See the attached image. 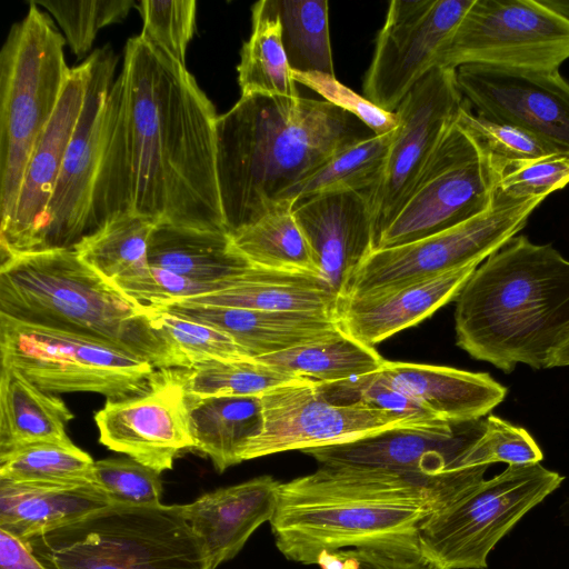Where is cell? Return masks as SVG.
I'll return each mask as SVG.
<instances>
[{
  "instance_id": "11",
  "label": "cell",
  "mask_w": 569,
  "mask_h": 569,
  "mask_svg": "<svg viewBox=\"0 0 569 569\" xmlns=\"http://www.w3.org/2000/svg\"><path fill=\"white\" fill-rule=\"evenodd\" d=\"M498 181L490 158L457 117L375 250L406 244L475 218L491 206Z\"/></svg>"
},
{
  "instance_id": "13",
  "label": "cell",
  "mask_w": 569,
  "mask_h": 569,
  "mask_svg": "<svg viewBox=\"0 0 569 569\" xmlns=\"http://www.w3.org/2000/svg\"><path fill=\"white\" fill-rule=\"evenodd\" d=\"M569 59V19L541 0H473L438 67L559 70Z\"/></svg>"
},
{
  "instance_id": "19",
  "label": "cell",
  "mask_w": 569,
  "mask_h": 569,
  "mask_svg": "<svg viewBox=\"0 0 569 569\" xmlns=\"http://www.w3.org/2000/svg\"><path fill=\"white\" fill-rule=\"evenodd\" d=\"M456 73L465 100L478 114L521 128L569 153V81L559 70L465 64Z\"/></svg>"
},
{
  "instance_id": "17",
  "label": "cell",
  "mask_w": 569,
  "mask_h": 569,
  "mask_svg": "<svg viewBox=\"0 0 569 569\" xmlns=\"http://www.w3.org/2000/svg\"><path fill=\"white\" fill-rule=\"evenodd\" d=\"M89 79L82 111L68 144L33 252L73 249L87 234L98 172L104 109L117 64L110 46L87 58Z\"/></svg>"
},
{
  "instance_id": "24",
  "label": "cell",
  "mask_w": 569,
  "mask_h": 569,
  "mask_svg": "<svg viewBox=\"0 0 569 569\" xmlns=\"http://www.w3.org/2000/svg\"><path fill=\"white\" fill-rule=\"evenodd\" d=\"M154 309L229 335L251 359L330 339L343 332L336 316L169 302Z\"/></svg>"
},
{
  "instance_id": "4",
  "label": "cell",
  "mask_w": 569,
  "mask_h": 569,
  "mask_svg": "<svg viewBox=\"0 0 569 569\" xmlns=\"http://www.w3.org/2000/svg\"><path fill=\"white\" fill-rule=\"evenodd\" d=\"M436 510L399 477L319 466L280 483L269 523L287 560L316 565L321 553L346 549L420 551V523Z\"/></svg>"
},
{
  "instance_id": "37",
  "label": "cell",
  "mask_w": 569,
  "mask_h": 569,
  "mask_svg": "<svg viewBox=\"0 0 569 569\" xmlns=\"http://www.w3.org/2000/svg\"><path fill=\"white\" fill-rule=\"evenodd\" d=\"M94 460L77 447L39 442L0 455V479L67 486L94 485Z\"/></svg>"
},
{
  "instance_id": "33",
  "label": "cell",
  "mask_w": 569,
  "mask_h": 569,
  "mask_svg": "<svg viewBox=\"0 0 569 569\" xmlns=\"http://www.w3.org/2000/svg\"><path fill=\"white\" fill-rule=\"evenodd\" d=\"M237 71L241 97H300L284 52L280 21L268 0L252 7V31L241 48Z\"/></svg>"
},
{
  "instance_id": "3",
  "label": "cell",
  "mask_w": 569,
  "mask_h": 569,
  "mask_svg": "<svg viewBox=\"0 0 569 569\" xmlns=\"http://www.w3.org/2000/svg\"><path fill=\"white\" fill-rule=\"evenodd\" d=\"M457 345L505 373L549 369L569 336V260L515 236L482 261L456 299Z\"/></svg>"
},
{
  "instance_id": "7",
  "label": "cell",
  "mask_w": 569,
  "mask_h": 569,
  "mask_svg": "<svg viewBox=\"0 0 569 569\" xmlns=\"http://www.w3.org/2000/svg\"><path fill=\"white\" fill-rule=\"evenodd\" d=\"M64 39L31 1L0 51V227L11 218L30 153L52 118L71 69Z\"/></svg>"
},
{
  "instance_id": "42",
  "label": "cell",
  "mask_w": 569,
  "mask_h": 569,
  "mask_svg": "<svg viewBox=\"0 0 569 569\" xmlns=\"http://www.w3.org/2000/svg\"><path fill=\"white\" fill-rule=\"evenodd\" d=\"M140 36L183 67L190 40L196 30L194 0H141Z\"/></svg>"
},
{
  "instance_id": "30",
  "label": "cell",
  "mask_w": 569,
  "mask_h": 569,
  "mask_svg": "<svg viewBox=\"0 0 569 569\" xmlns=\"http://www.w3.org/2000/svg\"><path fill=\"white\" fill-rule=\"evenodd\" d=\"M156 223L144 216H120L84 236L73 250L87 264L136 300L151 280L148 244Z\"/></svg>"
},
{
  "instance_id": "36",
  "label": "cell",
  "mask_w": 569,
  "mask_h": 569,
  "mask_svg": "<svg viewBox=\"0 0 569 569\" xmlns=\"http://www.w3.org/2000/svg\"><path fill=\"white\" fill-rule=\"evenodd\" d=\"M393 132L372 134L347 147L291 189L284 200L336 191H370L385 170Z\"/></svg>"
},
{
  "instance_id": "21",
  "label": "cell",
  "mask_w": 569,
  "mask_h": 569,
  "mask_svg": "<svg viewBox=\"0 0 569 569\" xmlns=\"http://www.w3.org/2000/svg\"><path fill=\"white\" fill-rule=\"evenodd\" d=\"M293 214L322 278L336 296H347L350 280L375 250L367 192L336 191L295 202Z\"/></svg>"
},
{
  "instance_id": "49",
  "label": "cell",
  "mask_w": 569,
  "mask_h": 569,
  "mask_svg": "<svg viewBox=\"0 0 569 569\" xmlns=\"http://www.w3.org/2000/svg\"><path fill=\"white\" fill-rule=\"evenodd\" d=\"M569 367V336L553 352L549 368Z\"/></svg>"
},
{
  "instance_id": "26",
  "label": "cell",
  "mask_w": 569,
  "mask_h": 569,
  "mask_svg": "<svg viewBox=\"0 0 569 569\" xmlns=\"http://www.w3.org/2000/svg\"><path fill=\"white\" fill-rule=\"evenodd\" d=\"M172 302L337 317L339 298L318 274L251 266L222 290Z\"/></svg>"
},
{
  "instance_id": "15",
  "label": "cell",
  "mask_w": 569,
  "mask_h": 569,
  "mask_svg": "<svg viewBox=\"0 0 569 569\" xmlns=\"http://www.w3.org/2000/svg\"><path fill=\"white\" fill-rule=\"evenodd\" d=\"M473 0H393L363 79V97L395 112L432 69Z\"/></svg>"
},
{
  "instance_id": "31",
  "label": "cell",
  "mask_w": 569,
  "mask_h": 569,
  "mask_svg": "<svg viewBox=\"0 0 569 569\" xmlns=\"http://www.w3.org/2000/svg\"><path fill=\"white\" fill-rule=\"evenodd\" d=\"M189 397V422L194 449L223 472L240 463L246 442L262 427L260 396Z\"/></svg>"
},
{
  "instance_id": "6",
  "label": "cell",
  "mask_w": 569,
  "mask_h": 569,
  "mask_svg": "<svg viewBox=\"0 0 569 569\" xmlns=\"http://www.w3.org/2000/svg\"><path fill=\"white\" fill-rule=\"evenodd\" d=\"M24 542L46 569H210L180 505L112 503Z\"/></svg>"
},
{
  "instance_id": "1",
  "label": "cell",
  "mask_w": 569,
  "mask_h": 569,
  "mask_svg": "<svg viewBox=\"0 0 569 569\" xmlns=\"http://www.w3.org/2000/svg\"><path fill=\"white\" fill-rule=\"evenodd\" d=\"M217 118L187 67L140 34L128 39L106 102L87 234L124 214L227 231Z\"/></svg>"
},
{
  "instance_id": "38",
  "label": "cell",
  "mask_w": 569,
  "mask_h": 569,
  "mask_svg": "<svg viewBox=\"0 0 569 569\" xmlns=\"http://www.w3.org/2000/svg\"><path fill=\"white\" fill-rule=\"evenodd\" d=\"M295 378L257 359L211 362L184 370L187 393L194 398L261 396Z\"/></svg>"
},
{
  "instance_id": "48",
  "label": "cell",
  "mask_w": 569,
  "mask_h": 569,
  "mask_svg": "<svg viewBox=\"0 0 569 569\" xmlns=\"http://www.w3.org/2000/svg\"><path fill=\"white\" fill-rule=\"evenodd\" d=\"M0 569H46L27 543L0 529Z\"/></svg>"
},
{
  "instance_id": "9",
  "label": "cell",
  "mask_w": 569,
  "mask_h": 569,
  "mask_svg": "<svg viewBox=\"0 0 569 569\" xmlns=\"http://www.w3.org/2000/svg\"><path fill=\"white\" fill-rule=\"evenodd\" d=\"M563 479L541 463L508 466L423 519L421 556L440 569H486L496 545Z\"/></svg>"
},
{
  "instance_id": "20",
  "label": "cell",
  "mask_w": 569,
  "mask_h": 569,
  "mask_svg": "<svg viewBox=\"0 0 569 569\" xmlns=\"http://www.w3.org/2000/svg\"><path fill=\"white\" fill-rule=\"evenodd\" d=\"M89 79L87 59L71 69L52 118L37 140L23 173L14 211L0 227L1 262L33 252L63 158L83 108Z\"/></svg>"
},
{
  "instance_id": "18",
  "label": "cell",
  "mask_w": 569,
  "mask_h": 569,
  "mask_svg": "<svg viewBox=\"0 0 569 569\" xmlns=\"http://www.w3.org/2000/svg\"><path fill=\"white\" fill-rule=\"evenodd\" d=\"M184 370H158L143 392L107 400L94 415L99 441L160 473L171 469L180 451L194 447Z\"/></svg>"
},
{
  "instance_id": "2",
  "label": "cell",
  "mask_w": 569,
  "mask_h": 569,
  "mask_svg": "<svg viewBox=\"0 0 569 569\" xmlns=\"http://www.w3.org/2000/svg\"><path fill=\"white\" fill-rule=\"evenodd\" d=\"M372 134L326 100L241 97L216 122V173L227 231L254 223L332 157Z\"/></svg>"
},
{
  "instance_id": "44",
  "label": "cell",
  "mask_w": 569,
  "mask_h": 569,
  "mask_svg": "<svg viewBox=\"0 0 569 569\" xmlns=\"http://www.w3.org/2000/svg\"><path fill=\"white\" fill-rule=\"evenodd\" d=\"M485 419V430L468 455L470 467H489L497 462L508 466L531 465L543 460L540 447L525 428L493 415Z\"/></svg>"
},
{
  "instance_id": "34",
  "label": "cell",
  "mask_w": 569,
  "mask_h": 569,
  "mask_svg": "<svg viewBox=\"0 0 569 569\" xmlns=\"http://www.w3.org/2000/svg\"><path fill=\"white\" fill-rule=\"evenodd\" d=\"M256 359L287 375L319 382H335L373 373L386 360L373 347L345 332Z\"/></svg>"
},
{
  "instance_id": "8",
  "label": "cell",
  "mask_w": 569,
  "mask_h": 569,
  "mask_svg": "<svg viewBox=\"0 0 569 569\" xmlns=\"http://www.w3.org/2000/svg\"><path fill=\"white\" fill-rule=\"evenodd\" d=\"M485 418L437 427L396 428L302 452L321 467L399 477L422 491L439 510L486 479L488 466L468 463L469 451L485 430Z\"/></svg>"
},
{
  "instance_id": "45",
  "label": "cell",
  "mask_w": 569,
  "mask_h": 569,
  "mask_svg": "<svg viewBox=\"0 0 569 569\" xmlns=\"http://www.w3.org/2000/svg\"><path fill=\"white\" fill-rule=\"evenodd\" d=\"M296 82L301 83L323 97L326 101L346 110L362 121L373 134L392 132L399 124L395 112L386 111L367 98L343 86L335 76L311 72H292Z\"/></svg>"
},
{
  "instance_id": "39",
  "label": "cell",
  "mask_w": 569,
  "mask_h": 569,
  "mask_svg": "<svg viewBox=\"0 0 569 569\" xmlns=\"http://www.w3.org/2000/svg\"><path fill=\"white\" fill-rule=\"evenodd\" d=\"M458 118L486 151L499 178L519 164L561 153L521 128L473 113L467 101Z\"/></svg>"
},
{
  "instance_id": "22",
  "label": "cell",
  "mask_w": 569,
  "mask_h": 569,
  "mask_svg": "<svg viewBox=\"0 0 569 569\" xmlns=\"http://www.w3.org/2000/svg\"><path fill=\"white\" fill-rule=\"evenodd\" d=\"M479 264L393 289L341 298L337 307L339 327L347 336L373 347L456 300Z\"/></svg>"
},
{
  "instance_id": "27",
  "label": "cell",
  "mask_w": 569,
  "mask_h": 569,
  "mask_svg": "<svg viewBox=\"0 0 569 569\" xmlns=\"http://www.w3.org/2000/svg\"><path fill=\"white\" fill-rule=\"evenodd\" d=\"M112 505L96 485L67 486L0 479V529L21 540Z\"/></svg>"
},
{
  "instance_id": "47",
  "label": "cell",
  "mask_w": 569,
  "mask_h": 569,
  "mask_svg": "<svg viewBox=\"0 0 569 569\" xmlns=\"http://www.w3.org/2000/svg\"><path fill=\"white\" fill-rule=\"evenodd\" d=\"M352 569H440L423 558L420 551H381L348 549Z\"/></svg>"
},
{
  "instance_id": "5",
  "label": "cell",
  "mask_w": 569,
  "mask_h": 569,
  "mask_svg": "<svg viewBox=\"0 0 569 569\" xmlns=\"http://www.w3.org/2000/svg\"><path fill=\"white\" fill-rule=\"evenodd\" d=\"M0 315L93 338L156 369H191L138 302L87 264L73 249L11 257L0 266Z\"/></svg>"
},
{
  "instance_id": "43",
  "label": "cell",
  "mask_w": 569,
  "mask_h": 569,
  "mask_svg": "<svg viewBox=\"0 0 569 569\" xmlns=\"http://www.w3.org/2000/svg\"><path fill=\"white\" fill-rule=\"evenodd\" d=\"M94 485L112 503L153 506L161 503L160 472L131 459L107 458L94 461Z\"/></svg>"
},
{
  "instance_id": "28",
  "label": "cell",
  "mask_w": 569,
  "mask_h": 569,
  "mask_svg": "<svg viewBox=\"0 0 569 569\" xmlns=\"http://www.w3.org/2000/svg\"><path fill=\"white\" fill-rule=\"evenodd\" d=\"M150 267L191 280L218 282L251 264L234 248L227 231L157 222L149 239Z\"/></svg>"
},
{
  "instance_id": "50",
  "label": "cell",
  "mask_w": 569,
  "mask_h": 569,
  "mask_svg": "<svg viewBox=\"0 0 569 569\" xmlns=\"http://www.w3.org/2000/svg\"><path fill=\"white\" fill-rule=\"evenodd\" d=\"M560 516L566 523H569V495L560 506Z\"/></svg>"
},
{
  "instance_id": "41",
  "label": "cell",
  "mask_w": 569,
  "mask_h": 569,
  "mask_svg": "<svg viewBox=\"0 0 569 569\" xmlns=\"http://www.w3.org/2000/svg\"><path fill=\"white\" fill-rule=\"evenodd\" d=\"M33 2L54 17L77 58H82L91 49L100 29L124 20L136 4L132 0H36Z\"/></svg>"
},
{
  "instance_id": "46",
  "label": "cell",
  "mask_w": 569,
  "mask_h": 569,
  "mask_svg": "<svg viewBox=\"0 0 569 569\" xmlns=\"http://www.w3.org/2000/svg\"><path fill=\"white\" fill-rule=\"evenodd\" d=\"M569 184V153L539 158L506 171L497 191L517 197H542Z\"/></svg>"
},
{
  "instance_id": "35",
  "label": "cell",
  "mask_w": 569,
  "mask_h": 569,
  "mask_svg": "<svg viewBox=\"0 0 569 569\" xmlns=\"http://www.w3.org/2000/svg\"><path fill=\"white\" fill-rule=\"evenodd\" d=\"M292 72L335 76L326 0H268Z\"/></svg>"
},
{
  "instance_id": "16",
  "label": "cell",
  "mask_w": 569,
  "mask_h": 569,
  "mask_svg": "<svg viewBox=\"0 0 569 569\" xmlns=\"http://www.w3.org/2000/svg\"><path fill=\"white\" fill-rule=\"evenodd\" d=\"M465 102L456 70L436 67L396 109L399 124L393 132L385 170L377 184L367 192L375 248Z\"/></svg>"
},
{
  "instance_id": "12",
  "label": "cell",
  "mask_w": 569,
  "mask_h": 569,
  "mask_svg": "<svg viewBox=\"0 0 569 569\" xmlns=\"http://www.w3.org/2000/svg\"><path fill=\"white\" fill-rule=\"evenodd\" d=\"M543 200L496 191L486 211L459 226L406 244L373 250L350 280L347 296L393 289L481 263L518 234Z\"/></svg>"
},
{
  "instance_id": "23",
  "label": "cell",
  "mask_w": 569,
  "mask_h": 569,
  "mask_svg": "<svg viewBox=\"0 0 569 569\" xmlns=\"http://www.w3.org/2000/svg\"><path fill=\"white\" fill-rule=\"evenodd\" d=\"M280 483L263 475L180 505L183 518L206 551L210 569L233 559L250 536L271 520Z\"/></svg>"
},
{
  "instance_id": "40",
  "label": "cell",
  "mask_w": 569,
  "mask_h": 569,
  "mask_svg": "<svg viewBox=\"0 0 569 569\" xmlns=\"http://www.w3.org/2000/svg\"><path fill=\"white\" fill-rule=\"evenodd\" d=\"M150 309L154 327L186 357L191 368L211 362L251 359L221 330L152 307Z\"/></svg>"
},
{
  "instance_id": "25",
  "label": "cell",
  "mask_w": 569,
  "mask_h": 569,
  "mask_svg": "<svg viewBox=\"0 0 569 569\" xmlns=\"http://www.w3.org/2000/svg\"><path fill=\"white\" fill-rule=\"evenodd\" d=\"M376 376L438 419L451 423L488 416L508 393L489 373L445 366L385 360Z\"/></svg>"
},
{
  "instance_id": "29",
  "label": "cell",
  "mask_w": 569,
  "mask_h": 569,
  "mask_svg": "<svg viewBox=\"0 0 569 569\" xmlns=\"http://www.w3.org/2000/svg\"><path fill=\"white\" fill-rule=\"evenodd\" d=\"M62 399L44 392L20 371L0 369V455L39 442L72 443L67 426L73 419Z\"/></svg>"
},
{
  "instance_id": "32",
  "label": "cell",
  "mask_w": 569,
  "mask_h": 569,
  "mask_svg": "<svg viewBox=\"0 0 569 569\" xmlns=\"http://www.w3.org/2000/svg\"><path fill=\"white\" fill-rule=\"evenodd\" d=\"M295 202L282 200L254 223L231 233L233 246L251 266L322 277L293 214Z\"/></svg>"
},
{
  "instance_id": "10",
  "label": "cell",
  "mask_w": 569,
  "mask_h": 569,
  "mask_svg": "<svg viewBox=\"0 0 569 569\" xmlns=\"http://www.w3.org/2000/svg\"><path fill=\"white\" fill-rule=\"evenodd\" d=\"M0 360L44 392H94L113 401L143 392L157 375L148 361L107 342L4 315Z\"/></svg>"
},
{
  "instance_id": "14",
  "label": "cell",
  "mask_w": 569,
  "mask_h": 569,
  "mask_svg": "<svg viewBox=\"0 0 569 569\" xmlns=\"http://www.w3.org/2000/svg\"><path fill=\"white\" fill-rule=\"evenodd\" d=\"M262 427L240 452V462L292 450L355 441L396 428H426L362 401L329 400L319 381L298 377L260 396Z\"/></svg>"
}]
</instances>
